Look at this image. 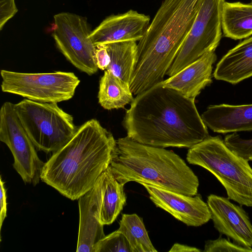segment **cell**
<instances>
[{
  "label": "cell",
  "instance_id": "277c9868",
  "mask_svg": "<svg viewBox=\"0 0 252 252\" xmlns=\"http://www.w3.org/2000/svg\"><path fill=\"white\" fill-rule=\"evenodd\" d=\"M109 168L125 185L145 183L189 196L197 194V176L184 160L172 151L140 143L128 136L117 140Z\"/></svg>",
  "mask_w": 252,
  "mask_h": 252
},
{
  "label": "cell",
  "instance_id": "9c48e42d",
  "mask_svg": "<svg viewBox=\"0 0 252 252\" xmlns=\"http://www.w3.org/2000/svg\"><path fill=\"white\" fill-rule=\"evenodd\" d=\"M92 31L86 17L68 12L54 16L52 36L57 48L73 66L89 75L98 69L96 46L90 37Z\"/></svg>",
  "mask_w": 252,
  "mask_h": 252
},
{
  "label": "cell",
  "instance_id": "484cf974",
  "mask_svg": "<svg viewBox=\"0 0 252 252\" xmlns=\"http://www.w3.org/2000/svg\"><path fill=\"white\" fill-rule=\"evenodd\" d=\"M15 0H0V30L18 12Z\"/></svg>",
  "mask_w": 252,
  "mask_h": 252
},
{
  "label": "cell",
  "instance_id": "8992f818",
  "mask_svg": "<svg viewBox=\"0 0 252 252\" xmlns=\"http://www.w3.org/2000/svg\"><path fill=\"white\" fill-rule=\"evenodd\" d=\"M14 106L24 128L37 150L53 154L64 146L76 132L77 127L72 116L56 103L25 98Z\"/></svg>",
  "mask_w": 252,
  "mask_h": 252
},
{
  "label": "cell",
  "instance_id": "5bb4252c",
  "mask_svg": "<svg viewBox=\"0 0 252 252\" xmlns=\"http://www.w3.org/2000/svg\"><path fill=\"white\" fill-rule=\"evenodd\" d=\"M150 24L149 16L130 9L107 17L92 31L90 37L95 46L111 42L139 41Z\"/></svg>",
  "mask_w": 252,
  "mask_h": 252
},
{
  "label": "cell",
  "instance_id": "7a4b0ae2",
  "mask_svg": "<svg viewBox=\"0 0 252 252\" xmlns=\"http://www.w3.org/2000/svg\"><path fill=\"white\" fill-rule=\"evenodd\" d=\"M116 147L112 134L96 119L89 120L45 162L40 180L66 197L77 200L108 168Z\"/></svg>",
  "mask_w": 252,
  "mask_h": 252
},
{
  "label": "cell",
  "instance_id": "5b68a950",
  "mask_svg": "<svg viewBox=\"0 0 252 252\" xmlns=\"http://www.w3.org/2000/svg\"><path fill=\"white\" fill-rule=\"evenodd\" d=\"M187 161L210 172L222 184L228 198L252 207V168L233 152L220 136H209L189 148Z\"/></svg>",
  "mask_w": 252,
  "mask_h": 252
},
{
  "label": "cell",
  "instance_id": "d6986e66",
  "mask_svg": "<svg viewBox=\"0 0 252 252\" xmlns=\"http://www.w3.org/2000/svg\"><path fill=\"white\" fill-rule=\"evenodd\" d=\"M129 84L105 70L99 81L98 99L105 109L123 108L134 99Z\"/></svg>",
  "mask_w": 252,
  "mask_h": 252
},
{
  "label": "cell",
  "instance_id": "7402d4cb",
  "mask_svg": "<svg viewBox=\"0 0 252 252\" xmlns=\"http://www.w3.org/2000/svg\"><path fill=\"white\" fill-rule=\"evenodd\" d=\"M126 238L131 252H157L153 246L143 220L136 214L122 216L118 229Z\"/></svg>",
  "mask_w": 252,
  "mask_h": 252
},
{
  "label": "cell",
  "instance_id": "44dd1931",
  "mask_svg": "<svg viewBox=\"0 0 252 252\" xmlns=\"http://www.w3.org/2000/svg\"><path fill=\"white\" fill-rule=\"evenodd\" d=\"M101 176L103 193L100 220L103 225H110L123 210L126 197L124 189V185L115 178L109 167Z\"/></svg>",
  "mask_w": 252,
  "mask_h": 252
},
{
  "label": "cell",
  "instance_id": "cb8c5ba5",
  "mask_svg": "<svg viewBox=\"0 0 252 252\" xmlns=\"http://www.w3.org/2000/svg\"><path fill=\"white\" fill-rule=\"evenodd\" d=\"M224 142L228 148L239 157L252 161V139H243L236 132L227 135Z\"/></svg>",
  "mask_w": 252,
  "mask_h": 252
},
{
  "label": "cell",
  "instance_id": "9a60e30c",
  "mask_svg": "<svg viewBox=\"0 0 252 252\" xmlns=\"http://www.w3.org/2000/svg\"><path fill=\"white\" fill-rule=\"evenodd\" d=\"M216 60L215 51L208 52L161 83L187 97L195 98L212 82L213 64Z\"/></svg>",
  "mask_w": 252,
  "mask_h": 252
},
{
  "label": "cell",
  "instance_id": "30bf717a",
  "mask_svg": "<svg viewBox=\"0 0 252 252\" xmlns=\"http://www.w3.org/2000/svg\"><path fill=\"white\" fill-rule=\"evenodd\" d=\"M15 104L6 101L0 110V140L10 149L14 158L13 166L23 181L37 185L44 164L36 148L24 128L15 110Z\"/></svg>",
  "mask_w": 252,
  "mask_h": 252
},
{
  "label": "cell",
  "instance_id": "d4e9b609",
  "mask_svg": "<svg viewBox=\"0 0 252 252\" xmlns=\"http://www.w3.org/2000/svg\"><path fill=\"white\" fill-rule=\"evenodd\" d=\"M205 252H252V247H245L228 240L223 238L221 235L217 239L209 240L205 242L204 249Z\"/></svg>",
  "mask_w": 252,
  "mask_h": 252
},
{
  "label": "cell",
  "instance_id": "f1b7e54d",
  "mask_svg": "<svg viewBox=\"0 0 252 252\" xmlns=\"http://www.w3.org/2000/svg\"><path fill=\"white\" fill-rule=\"evenodd\" d=\"M201 251L196 248L178 243L174 244L169 251V252H200Z\"/></svg>",
  "mask_w": 252,
  "mask_h": 252
},
{
  "label": "cell",
  "instance_id": "83f0119b",
  "mask_svg": "<svg viewBox=\"0 0 252 252\" xmlns=\"http://www.w3.org/2000/svg\"><path fill=\"white\" fill-rule=\"evenodd\" d=\"M0 231H1L3 222L7 216L6 190L4 187V182L2 180L1 176L0 177Z\"/></svg>",
  "mask_w": 252,
  "mask_h": 252
},
{
  "label": "cell",
  "instance_id": "4316f807",
  "mask_svg": "<svg viewBox=\"0 0 252 252\" xmlns=\"http://www.w3.org/2000/svg\"><path fill=\"white\" fill-rule=\"evenodd\" d=\"M95 60L98 69L106 70L110 62V58L104 44L96 46Z\"/></svg>",
  "mask_w": 252,
  "mask_h": 252
},
{
  "label": "cell",
  "instance_id": "52a82bcc",
  "mask_svg": "<svg viewBox=\"0 0 252 252\" xmlns=\"http://www.w3.org/2000/svg\"><path fill=\"white\" fill-rule=\"evenodd\" d=\"M0 75L3 92L40 102L58 103L70 99L80 82L73 72L61 71L23 73L2 69Z\"/></svg>",
  "mask_w": 252,
  "mask_h": 252
},
{
  "label": "cell",
  "instance_id": "603a6c76",
  "mask_svg": "<svg viewBox=\"0 0 252 252\" xmlns=\"http://www.w3.org/2000/svg\"><path fill=\"white\" fill-rule=\"evenodd\" d=\"M94 252H131V250L126 236L117 230L101 239Z\"/></svg>",
  "mask_w": 252,
  "mask_h": 252
},
{
  "label": "cell",
  "instance_id": "ba28073f",
  "mask_svg": "<svg viewBox=\"0 0 252 252\" xmlns=\"http://www.w3.org/2000/svg\"><path fill=\"white\" fill-rule=\"evenodd\" d=\"M225 0H199L192 27L166 75L172 76L205 54L215 51L222 36L221 10Z\"/></svg>",
  "mask_w": 252,
  "mask_h": 252
},
{
  "label": "cell",
  "instance_id": "8fae6325",
  "mask_svg": "<svg viewBox=\"0 0 252 252\" xmlns=\"http://www.w3.org/2000/svg\"><path fill=\"white\" fill-rule=\"evenodd\" d=\"M140 184L146 189L157 207L188 226H199L211 219L208 204L200 194L189 196L153 185Z\"/></svg>",
  "mask_w": 252,
  "mask_h": 252
},
{
  "label": "cell",
  "instance_id": "ac0fdd59",
  "mask_svg": "<svg viewBox=\"0 0 252 252\" xmlns=\"http://www.w3.org/2000/svg\"><path fill=\"white\" fill-rule=\"evenodd\" d=\"M223 36L234 40L252 35V0L248 3L224 1L221 10Z\"/></svg>",
  "mask_w": 252,
  "mask_h": 252
},
{
  "label": "cell",
  "instance_id": "e0dca14e",
  "mask_svg": "<svg viewBox=\"0 0 252 252\" xmlns=\"http://www.w3.org/2000/svg\"><path fill=\"white\" fill-rule=\"evenodd\" d=\"M213 76L232 84L252 76V36L228 51L217 63Z\"/></svg>",
  "mask_w": 252,
  "mask_h": 252
},
{
  "label": "cell",
  "instance_id": "6da1fadb",
  "mask_svg": "<svg viewBox=\"0 0 252 252\" xmlns=\"http://www.w3.org/2000/svg\"><path fill=\"white\" fill-rule=\"evenodd\" d=\"M123 125L133 140L164 148H190L209 136L195 98L161 82L136 95Z\"/></svg>",
  "mask_w": 252,
  "mask_h": 252
},
{
  "label": "cell",
  "instance_id": "ffe728a7",
  "mask_svg": "<svg viewBox=\"0 0 252 252\" xmlns=\"http://www.w3.org/2000/svg\"><path fill=\"white\" fill-rule=\"evenodd\" d=\"M104 45L110 58L106 70L129 84L137 59L136 42L126 41Z\"/></svg>",
  "mask_w": 252,
  "mask_h": 252
},
{
  "label": "cell",
  "instance_id": "3957f363",
  "mask_svg": "<svg viewBox=\"0 0 252 252\" xmlns=\"http://www.w3.org/2000/svg\"><path fill=\"white\" fill-rule=\"evenodd\" d=\"M199 0H164L142 39L129 83L137 95L162 82L192 27Z\"/></svg>",
  "mask_w": 252,
  "mask_h": 252
},
{
  "label": "cell",
  "instance_id": "7c38bea8",
  "mask_svg": "<svg viewBox=\"0 0 252 252\" xmlns=\"http://www.w3.org/2000/svg\"><path fill=\"white\" fill-rule=\"evenodd\" d=\"M214 227L239 245L252 247V224L243 208L231 203L228 198L215 194L208 196Z\"/></svg>",
  "mask_w": 252,
  "mask_h": 252
},
{
  "label": "cell",
  "instance_id": "4fadbf2b",
  "mask_svg": "<svg viewBox=\"0 0 252 252\" xmlns=\"http://www.w3.org/2000/svg\"><path fill=\"white\" fill-rule=\"evenodd\" d=\"M102 176L94 186L78 200L79 226L77 241L78 252H94L98 242L105 237L100 220L103 198Z\"/></svg>",
  "mask_w": 252,
  "mask_h": 252
},
{
  "label": "cell",
  "instance_id": "2e32d148",
  "mask_svg": "<svg viewBox=\"0 0 252 252\" xmlns=\"http://www.w3.org/2000/svg\"><path fill=\"white\" fill-rule=\"evenodd\" d=\"M201 117L206 126L215 132L252 130V104L210 105Z\"/></svg>",
  "mask_w": 252,
  "mask_h": 252
}]
</instances>
